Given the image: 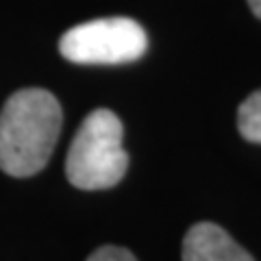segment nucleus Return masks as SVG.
<instances>
[{"mask_svg":"<svg viewBox=\"0 0 261 261\" xmlns=\"http://www.w3.org/2000/svg\"><path fill=\"white\" fill-rule=\"evenodd\" d=\"M61 120V105L46 89L11 94L0 111V170L18 178L37 174L55 150Z\"/></svg>","mask_w":261,"mask_h":261,"instance_id":"f257e3e1","label":"nucleus"},{"mask_svg":"<svg viewBox=\"0 0 261 261\" xmlns=\"http://www.w3.org/2000/svg\"><path fill=\"white\" fill-rule=\"evenodd\" d=\"M124 128L109 109H96L81 122L70 144L65 174L79 190H107L126 174L128 154L122 148Z\"/></svg>","mask_w":261,"mask_h":261,"instance_id":"f03ea898","label":"nucleus"},{"mask_svg":"<svg viewBox=\"0 0 261 261\" xmlns=\"http://www.w3.org/2000/svg\"><path fill=\"white\" fill-rule=\"evenodd\" d=\"M146 31L130 18H100L63 33L59 50L68 61L83 65H116L146 53Z\"/></svg>","mask_w":261,"mask_h":261,"instance_id":"7ed1b4c3","label":"nucleus"},{"mask_svg":"<svg viewBox=\"0 0 261 261\" xmlns=\"http://www.w3.org/2000/svg\"><path fill=\"white\" fill-rule=\"evenodd\" d=\"M183 261H255L222 226L198 222L185 233Z\"/></svg>","mask_w":261,"mask_h":261,"instance_id":"20e7f679","label":"nucleus"},{"mask_svg":"<svg viewBox=\"0 0 261 261\" xmlns=\"http://www.w3.org/2000/svg\"><path fill=\"white\" fill-rule=\"evenodd\" d=\"M238 128L244 140H248L252 144H261V89L252 92L240 105Z\"/></svg>","mask_w":261,"mask_h":261,"instance_id":"39448f33","label":"nucleus"},{"mask_svg":"<svg viewBox=\"0 0 261 261\" xmlns=\"http://www.w3.org/2000/svg\"><path fill=\"white\" fill-rule=\"evenodd\" d=\"M87 261H137L135 255L126 248L120 246H100L96 248L92 255L87 257Z\"/></svg>","mask_w":261,"mask_h":261,"instance_id":"423d86ee","label":"nucleus"},{"mask_svg":"<svg viewBox=\"0 0 261 261\" xmlns=\"http://www.w3.org/2000/svg\"><path fill=\"white\" fill-rule=\"evenodd\" d=\"M248 5H250V9L252 13L257 15V18L261 20V0H248Z\"/></svg>","mask_w":261,"mask_h":261,"instance_id":"0eeeda50","label":"nucleus"}]
</instances>
